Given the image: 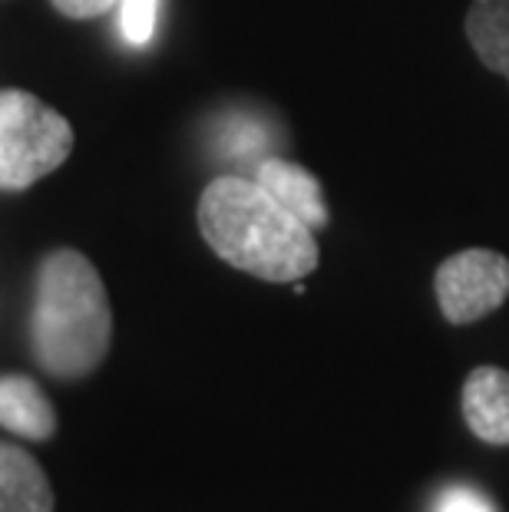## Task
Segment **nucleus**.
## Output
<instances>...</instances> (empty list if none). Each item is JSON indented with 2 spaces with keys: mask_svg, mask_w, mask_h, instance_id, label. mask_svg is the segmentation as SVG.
<instances>
[{
  "mask_svg": "<svg viewBox=\"0 0 509 512\" xmlns=\"http://www.w3.org/2000/svg\"><path fill=\"white\" fill-rule=\"evenodd\" d=\"M196 219L205 245L245 275L291 285L318 268L314 228L275 202L255 179H212L199 199Z\"/></svg>",
  "mask_w": 509,
  "mask_h": 512,
  "instance_id": "nucleus-1",
  "label": "nucleus"
},
{
  "mask_svg": "<svg viewBox=\"0 0 509 512\" xmlns=\"http://www.w3.org/2000/svg\"><path fill=\"white\" fill-rule=\"evenodd\" d=\"M113 341L110 294L93 261L57 248L40 261L30 308V351L57 380L90 377Z\"/></svg>",
  "mask_w": 509,
  "mask_h": 512,
  "instance_id": "nucleus-2",
  "label": "nucleus"
},
{
  "mask_svg": "<svg viewBox=\"0 0 509 512\" xmlns=\"http://www.w3.org/2000/svg\"><path fill=\"white\" fill-rule=\"evenodd\" d=\"M73 152V126L24 90H0V192H24Z\"/></svg>",
  "mask_w": 509,
  "mask_h": 512,
  "instance_id": "nucleus-3",
  "label": "nucleus"
},
{
  "mask_svg": "<svg viewBox=\"0 0 509 512\" xmlns=\"http://www.w3.org/2000/svg\"><path fill=\"white\" fill-rule=\"evenodd\" d=\"M433 294L450 324L483 321L509 298V258L493 248L450 255L433 275Z\"/></svg>",
  "mask_w": 509,
  "mask_h": 512,
  "instance_id": "nucleus-4",
  "label": "nucleus"
},
{
  "mask_svg": "<svg viewBox=\"0 0 509 512\" xmlns=\"http://www.w3.org/2000/svg\"><path fill=\"white\" fill-rule=\"evenodd\" d=\"M463 420L476 440L509 446V370L483 364L470 370L460 394Z\"/></svg>",
  "mask_w": 509,
  "mask_h": 512,
  "instance_id": "nucleus-5",
  "label": "nucleus"
},
{
  "mask_svg": "<svg viewBox=\"0 0 509 512\" xmlns=\"http://www.w3.org/2000/svg\"><path fill=\"white\" fill-rule=\"evenodd\" d=\"M255 182L272 195L275 202H281L291 215H298L308 228H324L328 225V202H324L321 182L311 176L305 166L288 159H262L258 162Z\"/></svg>",
  "mask_w": 509,
  "mask_h": 512,
  "instance_id": "nucleus-6",
  "label": "nucleus"
},
{
  "mask_svg": "<svg viewBox=\"0 0 509 512\" xmlns=\"http://www.w3.org/2000/svg\"><path fill=\"white\" fill-rule=\"evenodd\" d=\"M0 427L37 443L57 433V410L37 380L24 374L0 377Z\"/></svg>",
  "mask_w": 509,
  "mask_h": 512,
  "instance_id": "nucleus-7",
  "label": "nucleus"
},
{
  "mask_svg": "<svg viewBox=\"0 0 509 512\" xmlns=\"http://www.w3.org/2000/svg\"><path fill=\"white\" fill-rule=\"evenodd\" d=\"M0 512H53L47 473L14 443H0Z\"/></svg>",
  "mask_w": 509,
  "mask_h": 512,
  "instance_id": "nucleus-8",
  "label": "nucleus"
},
{
  "mask_svg": "<svg viewBox=\"0 0 509 512\" xmlns=\"http://www.w3.org/2000/svg\"><path fill=\"white\" fill-rule=\"evenodd\" d=\"M467 37L483 67L509 80V0H473Z\"/></svg>",
  "mask_w": 509,
  "mask_h": 512,
  "instance_id": "nucleus-9",
  "label": "nucleus"
},
{
  "mask_svg": "<svg viewBox=\"0 0 509 512\" xmlns=\"http://www.w3.org/2000/svg\"><path fill=\"white\" fill-rule=\"evenodd\" d=\"M159 27V0H119V34L133 47H149Z\"/></svg>",
  "mask_w": 509,
  "mask_h": 512,
  "instance_id": "nucleus-10",
  "label": "nucleus"
},
{
  "mask_svg": "<svg viewBox=\"0 0 509 512\" xmlns=\"http://www.w3.org/2000/svg\"><path fill=\"white\" fill-rule=\"evenodd\" d=\"M53 10L70 20H96L106 17L113 7H119V0H50Z\"/></svg>",
  "mask_w": 509,
  "mask_h": 512,
  "instance_id": "nucleus-11",
  "label": "nucleus"
},
{
  "mask_svg": "<svg viewBox=\"0 0 509 512\" xmlns=\"http://www.w3.org/2000/svg\"><path fill=\"white\" fill-rule=\"evenodd\" d=\"M437 512H493V506L480 493H473V489H450L440 499Z\"/></svg>",
  "mask_w": 509,
  "mask_h": 512,
  "instance_id": "nucleus-12",
  "label": "nucleus"
}]
</instances>
